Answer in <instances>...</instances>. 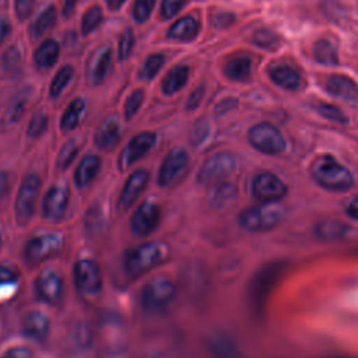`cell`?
<instances>
[{"instance_id": "21", "label": "cell", "mask_w": 358, "mask_h": 358, "mask_svg": "<svg viewBox=\"0 0 358 358\" xmlns=\"http://www.w3.org/2000/svg\"><path fill=\"white\" fill-rule=\"evenodd\" d=\"M268 76L271 77V80L275 84H278L280 87H282L285 90H296L301 84L299 73L285 64L271 67L268 70Z\"/></svg>"}, {"instance_id": "24", "label": "cell", "mask_w": 358, "mask_h": 358, "mask_svg": "<svg viewBox=\"0 0 358 358\" xmlns=\"http://www.w3.org/2000/svg\"><path fill=\"white\" fill-rule=\"evenodd\" d=\"M59 57V43L53 39L42 42V45L35 52V63L41 69H49L56 63Z\"/></svg>"}, {"instance_id": "12", "label": "cell", "mask_w": 358, "mask_h": 358, "mask_svg": "<svg viewBox=\"0 0 358 358\" xmlns=\"http://www.w3.org/2000/svg\"><path fill=\"white\" fill-rule=\"evenodd\" d=\"M154 144H155V134L151 131H143L134 136L129 141V144L124 147L120 155V159H119L120 169H124L131 164H134L138 158L145 155Z\"/></svg>"}, {"instance_id": "34", "label": "cell", "mask_w": 358, "mask_h": 358, "mask_svg": "<svg viewBox=\"0 0 358 358\" xmlns=\"http://www.w3.org/2000/svg\"><path fill=\"white\" fill-rule=\"evenodd\" d=\"M110 63H112V52L110 49H106L98 59L96 64H95V69H94V73H92V80L95 84H99L103 81V78L106 77L108 71H109V67H110Z\"/></svg>"}, {"instance_id": "47", "label": "cell", "mask_w": 358, "mask_h": 358, "mask_svg": "<svg viewBox=\"0 0 358 358\" xmlns=\"http://www.w3.org/2000/svg\"><path fill=\"white\" fill-rule=\"evenodd\" d=\"M1 358H34V355L31 350L25 347H14L7 350Z\"/></svg>"}, {"instance_id": "26", "label": "cell", "mask_w": 358, "mask_h": 358, "mask_svg": "<svg viewBox=\"0 0 358 358\" xmlns=\"http://www.w3.org/2000/svg\"><path fill=\"white\" fill-rule=\"evenodd\" d=\"M84 108H85V102L81 98H76L66 108V110H64V113L62 116V120H60V127L63 130H66V131L76 129L78 122H80V119H81Z\"/></svg>"}, {"instance_id": "43", "label": "cell", "mask_w": 358, "mask_h": 358, "mask_svg": "<svg viewBox=\"0 0 358 358\" xmlns=\"http://www.w3.org/2000/svg\"><path fill=\"white\" fill-rule=\"evenodd\" d=\"M185 4V0H164L161 6V15L168 20L172 18Z\"/></svg>"}, {"instance_id": "19", "label": "cell", "mask_w": 358, "mask_h": 358, "mask_svg": "<svg viewBox=\"0 0 358 358\" xmlns=\"http://www.w3.org/2000/svg\"><path fill=\"white\" fill-rule=\"evenodd\" d=\"M326 88L334 96L348 101L358 99V85L345 76H331L326 83Z\"/></svg>"}, {"instance_id": "27", "label": "cell", "mask_w": 358, "mask_h": 358, "mask_svg": "<svg viewBox=\"0 0 358 358\" xmlns=\"http://www.w3.org/2000/svg\"><path fill=\"white\" fill-rule=\"evenodd\" d=\"M313 56L322 64H337V49L336 46L327 39H319L313 45Z\"/></svg>"}, {"instance_id": "42", "label": "cell", "mask_w": 358, "mask_h": 358, "mask_svg": "<svg viewBox=\"0 0 358 358\" xmlns=\"http://www.w3.org/2000/svg\"><path fill=\"white\" fill-rule=\"evenodd\" d=\"M133 45H134V35H133V31L130 28L124 29L122 36H120V41H119V57L120 60H124L129 57V55L131 53V49H133Z\"/></svg>"}, {"instance_id": "3", "label": "cell", "mask_w": 358, "mask_h": 358, "mask_svg": "<svg viewBox=\"0 0 358 358\" xmlns=\"http://www.w3.org/2000/svg\"><path fill=\"white\" fill-rule=\"evenodd\" d=\"M166 255L165 245L147 242L129 249L124 255V268L130 275L143 274L155 267Z\"/></svg>"}, {"instance_id": "1", "label": "cell", "mask_w": 358, "mask_h": 358, "mask_svg": "<svg viewBox=\"0 0 358 358\" xmlns=\"http://www.w3.org/2000/svg\"><path fill=\"white\" fill-rule=\"evenodd\" d=\"M310 173L316 185L331 192H345L354 183L350 171L330 155L316 158L312 162Z\"/></svg>"}, {"instance_id": "23", "label": "cell", "mask_w": 358, "mask_h": 358, "mask_svg": "<svg viewBox=\"0 0 358 358\" xmlns=\"http://www.w3.org/2000/svg\"><path fill=\"white\" fill-rule=\"evenodd\" d=\"M187 77H189V67L187 66H183V64H179L176 67H173L164 78L162 81V91L166 94V95H171V94H175L178 92L187 81Z\"/></svg>"}, {"instance_id": "4", "label": "cell", "mask_w": 358, "mask_h": 358, "mask_svg": "<svg viewBox=\"0 0 358 358\" xmlns=\"http://www.w3.org/2000/svg\"><path fill=\"white\" fill-rule=\"evenodd\" d=\"M249 143L260 152L277 155L284 151L285 140L281 131L270 123H259L249 130Z\"/></svg>"}, {"instance_id": "44", "label": "cell", "mask_w": 358, "mask_h": 358, "mask_svg": "<svg viewBox=\"0 0 358 358\" xmlns=\"http://www.w3.org/2000/svg\"><path fill=\"white\" fill-rule=\"evenodd\" d=\"M35 0H15V14L20 21H24L29 17L34 8Z\"/></svg>"}, {"instance_id": "48", "label": "cell", "mask_w": 358, "mask_h": 358, "mask_svg": "<svg viewBox=\"0 0 358 358\" xmlns=\"http://www.w3.org/2000/svg\"><path fill=\"white\" fill-rule=\"evenodd\" d=\"M203 94H204V90H203L201 87L197 88V90L189 96V101H187L186 108H187V109H194V108H197L199 103H200V101H201V98H203Z\"/></svg>"}, {"instance_id": "16", "label": "cell", "mask_w": 358, "mask_h": 358, "mask_svg": "<svg viewBox=\"0 0 358 358\" xmlns=\"http://www.w3.org/2000/svg\"><path fill=\"white\" fill-rule=\"evenodd\" d=\"M148 178H150L148 172L144 169L136 171L127 178L117 201V206L120 210H127L137 200V197L145 189L148 183Z\"/></svg>"}, {"instance_id": "51", "label": "cell", "mask_w": 358, "mask_h": 358, "mask_svg": "<svg viewBox=\"0 0 358 358\" xmlns=\"http://www.w3.org/2000/svg\"><path fill=\"white\" fill-rule=\"evenodd\" d=\"M8 32H10V24H8V21L0 17V43L6 39V36L8 35Z\"/></svg>"}, {"instance_id": "35", "label": "cell", "mask_w": 358, "mask_h": 358, "mask_svg": "<svg viewBox=\"0 0 358 358\" xmlns=\"http://www.w3.org/2000/svg\"><path fill=\"white\" fill-rule=\"evenodd\" d=\"M102 21V11L99 7H91L83 17L81 21V31L84 35H88L91 31H94L99 22Z\"/></svg>"}, {"instance_id": "46", "label": "cell", "mask_w": 358, "mask_h": 358, "mask_svg": "<svg viewBox=\"0 0 358 358\" xmlns=\"http://www.w3.org/2000/svg\"><path fill=\"white\" fill-rule=\"evenodd\" d=\"M274 277V273H270L267 270V273H263V275H260V280H262V285L256 287V291H255V299L256 302H259L262 298H264V294L267 292V288L263 287V285H270L271 284V280Z\"/></svg>"}, {"instance_id": "36", "label": "cell", "mask_w": 358, "mask_h": 358, "mask_svg": "<svg viewBox=\"0 0 358 358\" xmlns=\"http://www.w3.org/2000/svg\"><path fill=\"white\" fill-rule=\"evenodd\" d=\"M78 151V147L76 144L74 140H69L60 150L59 155H57V166L60 169H66L70 166V164L73 162V159L76 158Z\"/></svg>"}, {"instance_id": "33", "label": "cell", "mask_w": 358, "mask_h": 358, "mask_svg": "<svg viewBox=\"0 0 358 358\" xmlns=\"http://www.w3.org/2000/svg\"><path fill=\"white\" fill-rule=\"evenodd\" d=\"M164 62H165V57L161 53H155V55L148 56L147 60L144 62L140 73H138L140 78L141 80H151L159 71Z\"/></svg>"}, {"instance_id": "22", "label": "cell", "mask_w": 358, "mask_h": 358, "mask_svg": "<svg viewBox=\"0 0 358 358\" xmlns=\"http://www.w3.org/2000/svg\"><path fill=\"white\" fill-rule=\"evenodd\" d=\"M197 32H199L197 21L193 17L186 15V17L178 20L169 28L168 38L176 39V41H190L197 35Z\"/></svg>"}, {"instance_id": "45", "label": "cell", "mask_w": 358, "mask_h": 358, "mask_svg": "<svg viewBox=\"0 0 358 358\" xmlns=\"http://www.w3.org/2000/svg\"><path fill=\"white\" fill-rule=\"evenodd\" d=\"M3 63H4V69L7 70H15V67L20 63V53L15 48H10L4 55H3Z\"/></svg>"}, {"instance_id": "37", "label": "cell", "mask_w": 358, "mask_h": 358, "mask_svg": "<svg viewBox=\"0 0 358 358\" xmlns=\"http://www.w3.org/2000/svg\"><path fill=\"white\" fill-rule=\"evenodd\" d=\"M315 109L317 110L319 115H322L323 117L329 119V120H333V122H337V123H347L348 122V117L336 106L333 105H327V103H319L315 106Z\"/></svg>"}, {"instance_id": "14", "label": "cell", "mask_w": 358, "mask_h": 358, "mask_svg": "<svg viewBox=\"0 0 358 358\" xmlns=\"http://www.w3.org/2000/svg\"><path fill=\"white\" fill-rule=\"evenodd\" d=\"M187 154L182 148H175L169 151V154L165 157L159 173H158V185L159 186H168L171 185L178 175L186 168L187 165Z\"/></svg>"}, {"instance_id": "25", "label": "cell", "mask_w": 358, "mask_h": 358, "mask_svg": "<svg viewBox=\"0 0 358 358\" xmlns=\"http://www.w3.org/2000/svg\"><path fill=\"white\" fill-rule=\"evenodd\" d=\"M250 69H252V63L250 59L246 56H238L231 59L224 69V73L228 78L231 80H236V81H242L246 80L250 74Z\"/></svg>"}, {"instance_id": "6", "label": "cell", "mask_w": 358, "mask_h": 358, "mask_svg": "<svg viewBox=\"0 0 358 358\" xmlns=\"http://www.w3.org/2000/svg\"><path fill=\"white\" fill-rule=\"evenodd\" d=\"M235 157L229 152H218L210 157L199 171L197 182L200 185H215L228 178L235 169Z\"/></svg>"}, {"instance_id": "32", "label": "cell", "mask_w": 358, "mask_h": 358, "mask_svg": "<svg viewBox=\"0 0 358 358\" xmlns=\"http://www.w3.org/2000/svg\"><path fill=\"white\" fill-rule=\"evenodd\" d=\"M73 77V69L71 66H63L55 76L50 87H49V95L56 98L62 94V91L67 87Z\"/></svg>"}, {"instance_id": "39", "label": "cell", "mask_w": 358, "mask_h": 358, "mask_svg": "<svg viewBox=\"0 0 358 358\" xmlns=\"http://www.w3.org/2000/svg\"><path fill=\"white\" fill-rule=\"evenodd\" d=\"M46 127H48V116L45 113H36L31 119V122L28 124V129H27V133H28L29 137L36 138V137H39L45 133Z\"/></svg>"}, {"instance_id": "20", "label": "cell", "mask_w": 358, "mask_h": 358, "mask_svg": "<svg viewBox=\"0 0 358 358\" xmlns=\"http://www.w3.org/2000/svg\"><path fill=\"white\" fill-rule=\"evenodd\" d=\"M99 166H101L99 157L92 155V154L84 157L76 171V176H74L76 185L78 187L88 186L95 179V176L99 171Z\"/></svg>"}, {"instance_id": "8", "label": "cell", "mask_w": 358, "mask_h": 358, "mask_svg": "<svg viewBox=\"0 0 358 358\" xmlns=\"http://www.w3.org/2000/svg\"><path fill=\"white\" fill-rule=\"evenodd\" d=\"M252 194L260 203L280 201L287 194L285 183L271 172H262L253 178Z\"/></svg>"}, {"instance_id": "15", "label": "cell", "mask_w": 358, "mask_h": 358, "mask_svg": "<svg viewBox=\"0 0 358 358\" xmlns=\"http://www.w3.org/2000/svg\"><path fill=\"white\" fill-rule=\"evenodd\" d=\"M36 295L39 299L48 303L59 302L63 291V281L59 274L50 270H45L39 274L35 282Z\"/></svg>"}, {"instance_id": "50", "label": "cell", "mask_w": 358, "mask_h": 358, "mask_svg": "<svg viewBox=\"0 0 358 358\" xmlns=\"http://www.w3.org/2000/svg\"><path fill=\"white\" fill-rule=\"evenodd\" d=\"M76 3H77V0H64V4H63V15L64 17H70L74 13Z\"/></svg>"}, {"instance_id": "9", "label": "cell", "mask_w": 358, "mask_h": 358, "mask_svg": "<svg viewBox=\"0 0 358 358\" xmlns=\"http://www.w3.org/2000/svg\"><path fill=\"white\" fill-rule=\"evenodd\" d=\"M74 281L77 288L83 294H96L102 285V277L98 263L91 259L78 260L74 266Z\"/></svg>"}, {"instance_id": "10", "label": "cell", "mask_w": 358, "mask_h": 358, "mask_svg": "<svg viewBox=\"0 0 358 358\" xmlns=\"http://www.w3.org/2000/svg\"><path fill=\"white\" fill-rule=\"evenodd\" d=\"M63 246V238L57 234H46L31 239L25 246L27 260L38 263L57 253Z\"/></svg>"}, {"instance_id": "17", "label": "cell", "mask_w": 358, "mask_h": 358, "mask_svg": "<svg viewBox=\"0 0 358 358\" xmlns=\"http://www.w3.org/2000/svg\"><path fill=\"white\" fill-rule=\"evenodd\" d=\"M22 330L28 337H31L36 341H42L49 334L50 323H49V319L43 313H41L38 310H31L22 322Z\"/></svg>"}, {"instance_id": "30", "label": "cell", "mask_w": 358, "mask_h": 358, "mask_svg": "<svg viewBox=\"0 0 358 358\" xmlns=\"http://www.w3.org/2000/svg\"><path fill=\"white\" fill-rule=\"evenodd\" d=\"M347 227L340 221H323L316 227V234L322 239H337L347 232Z\"/></svg>"}, {"instance_id": "28", "label": "cell", "mask_w": 358, "mask_h": 358, "mask_svg": "<svg viewBox=\"0 0 358 358\" xmlns=\"http://www.w3.org/2000/svg\"><path fill=\"white\" fill-rule=\"evenodd\" d=\"M18 285V274L4 266H0V299L13 296Z\"/></svg>"}, {"instance_id": "41", "label": "cell", "mask_w": 358, "mask_h": 358, "mask_svg": "<svg viewBox=\"0 0 358 358\" xmlns=\"http://www.w3.org/2000/svg\"><path fill=\"white\" fill-rule=\"evenodd\" d=\"M143 99H144V92L140 90L134 91L127 98V101L124 103V117L126 119H131L137 113V110L140 109V106L143 103Z\"/></svg>"}, {"instance_id": "49", "label": "cell", "mask_w": 358, "mask_h": 358, "mask_svg": "<svg viewBox=\"0 0 358 358\" xmlns=\"http://www.w3.org/2000/svg\"><path fill=\"white\" fill-rule=\"evenodd\" d=\"M345 214H347L350 218L358 221V196L354 197L352 200H350V203H348L347 207H345Z\"/></svg>"}, {"instance_id": "5", "label": "cell", "mask_w": 358, "mask_h": 358, "mask_svg": "<svg viewBox=\"0 0 358 358\" xmlns=\"http://www.w3.org/2000/svg\"><path fill=\"white\" fill-rule=\"evenodd\" d=\"M176 294L175 284L168 278H154L141 291V305L147 310H159L172 302Z\"/></svg>"}, {"instance_id": "7", "label": "cell", "mask_w": 358, "mask_h": 358, "mask_svg": "<svg viewBox=\"0 0 358 358\" xmlns=\"http://www.w3.org/2000/svg\"><path fill=\"white\" fill-rule=\"evenodd\" d=\"M41 189V179L38 175H27L20 186L15 200V217L20 224H27L34 213L36 197Z\"/></svg>"}, {"instance_id": "31", "label": "cell", "mask_w": 358, "mask_h": 358, "mask_svg": "<svg viewBox=\"0 0 358 358\" xmlns=\"http://www.w3.org/2000/svg\"><path fill=\"white\" fill-rule=\"evenodd\" d=\"M27 102H28V98H27L25 95H20L18 98H15V99L11 102V105L8 106V109L6 110L1 123H3L4 126H11V124H14L15 122H18V120L21 119V116L24 115Z\"/></svg>"}, {"instance_id": "18", "label": "cell", "mask_w": 358, "mask_h": 358, "mask_svg": "<svg viewBox=\"0 0 358 358\" xmlns=\"http://www.w3.org/2000/svg\"><path fill=\"white\" fill-rule=\"evenodd\" d=\"M120 138V127L119 123L115 119H106L103 123L98 127L94 141L98 148L101 150H112L119 143Z\"/></svg>"}, {"instance_id": "52", "label": "cell", "mask_w": 358, "mask_h": 358, "mask_svg": "<svg viewBox=\"0 0 358 358\" xmlns=\"http://www.w3.org/2000/svg\"><path fill=\"white\" fill-rule=\"evenodd\" d=\"M124 1H126V0H106V3H108V6H109L110 10L119 8Z\"/></svg>"}, {"instance_id": "29", "label": "cell", "mask_w": 358, "mask_h": 358, "mask_svg": "<svg viewBox=\"0 0 358 358\" xmlns=\"http://www.w3.org/2000/svg\"><path fill=\"white\" fill-rule=\"evenodd\" d=\"M56 21V11L53 6L46 7L42 14L35 20V22L32 24V35L34 36H41L43 35L49 28H52L55 25Z\"/></svg>"}, {"instance_id": "13", "label": "cell", "mask_w": 358, "mask_h": 358, "mask_svg": "<svg viewBox=\"0 0 358 358\" xmlns=\"http://www.w3.org/2000/svg\"><path fill=\"white\" fill-rule=\"evenodd\" d=\"M69 206V190L64 186H52L43 199V215L57 222L63 218Z\"/></svg>"}, {"instance_id": "2", "label": "cell", "mask_w": 358, "mask_h": 358, "mask_svg": "<svg viewBox=\"0 0 358 358\" xmlns=\"http://www.w3.org/2000/svg\"><path fill=\"white\" fill-rule=\"evenodd\" d=\"M285 210L278 201L260 203L259 206L243 210L239 215V224L243 229L252 232H264L277 227L284 218Z\"/></svg>"}, {"instance_id": "11", "label": "cell", "mask_w": 358, "mask_h": 358, "mask_svg": "<svg viewBox=\"0 0 358 358\" xmlns=\"http://www.w3.org/2000/svg\"><path fill=\"white\" fill-rule=\"evenodd\" d=\"M159 217H161V211L158 206L150 201H144L134 211L130 221V228L136 235L145 236L155 229V227L159 222Z\"/></svg>"}, {"instance_id": "40", "label": "cell", "mask_w": 358, "mask_h": 358, "mask_svg": "<svg viewBox=\"0 0 358 358\" xmlns=\"http://www.w3.org/2000/svg\"><path fill=\"white\" fill-rule=\"evenodd\" d=\"M155 0H136L133 6V15L137 22H144L148 20L152 8H154Z\"/></svg>"}, {"instance_id": "38", "label": "cell", "mask_w": 358, "mask_h": 358, "mask_svg": "<svg viewBox=\"0 0 358 358\" xmlns=\"http://www.w3.org/2000/svg\"><path fill=\"white\" fill-rule=\"evenodd\" d=\"M253 42L264 49H275L278 46V38L268 29H259L253 36Z\"/></svg>"}]
</instances>
